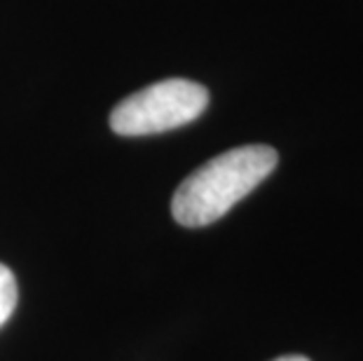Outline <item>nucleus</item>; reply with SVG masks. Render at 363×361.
I'll list each match as a JSON object with an SVG mask.
<instances>
[{
    "label": "nucleus",
    "mask_w": 363,
    "mask_h": 361,
    "mask_svg": "<svg viewBox=\"0 0 363 361\" xmlns=\"http://www.w3.org/2000/svg\"><path fill=\"white\" fill-rule=\"evenodd\" d=\"M279 155L269 145H239L225 150L195 169L172 199L176 223L185 228H204L251 195L274 172Z\"/></svg>",
    "instance_id": "1"
},
{
    "label": "nucleus",
    "mask_w": 363,
    "mask_h": 361,
    "mask_svg": "<svg viewBox=\"0 0 363 361\" xmlns=\"http://www.w3.org/2000/svg\"><path fill=\"white\" fill-rule=\"evenodd\" d=\"M208 106L204 84L169 78L134 91L115 106L111 129L120 136H150L190 125Z\"/></svg>",
    "instance_id": "2"
},
{
    "label": "nucleus",
    "mask_w": 363,
    "mask_h": 361,
    "mask_svg": "<svg viewBox=\"0 0 363 361\" xmlns=\"http://www.w3.org/2000/svg\"><path fill=\"white\" fill-rule=\"evenodd\" d=\"M17 301H19L17 279H14L10 267L0 263V328L7 324V319L17 310Z\"/></svg>",
    "instance_id": "3"
},
{
    "label": "nucleus",
    "mask_w": 363,
    "mask_h": 361,
    "mask_svg": "<svg viewBox=\"0 0 363 361\" xmlns=\"http://www.w3.org/2000/svg\"><path fill=\"white\" fill-rule=\"evenodd\" d=\"M272 361H310V359L303 357V355H286V357H277Z\"/></svg>",
    "instance_id": "4"
}]
</instances>
